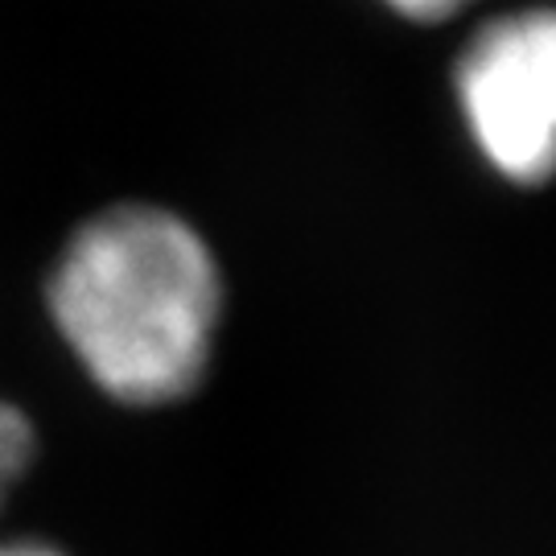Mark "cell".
Listing matches in <instances>:
<instances>
[{
	"label": "cell",
	"instance_id": "5",
	"mask_svg": "<svg viewBox=\"0 0 556 556\" xmlns=\"http://www.w3.org/2000/svg\"><path fill=\"white\" fill-rule=\"evenodd\" d=\"M0 556H75L66 544L38 532H0Z\"/></svg>",
	"mask_w": 556,
	"mask_h": 556
},
{
	"label": "cell",
	"instance_id": "2",
	"mask_svg": "<svg viewBox=\"0 0 556 556\" xmlns=\"http://www.w3.org/2000/svg\"><path fill=\"white\" fill-rule=\"evenodd\" d=\"M454 103L495 178L519 190L556 181V4L478 21L457 50Z\"/></svg>",
	"mask_w": 556,
	"mask_h": 556
},
{
	"label": "cell",
	"instance_id": "4",
	"mask_svg": "<svg viewBox=\"0 0 556 556\" xmlns=\"http://www.w3.org/2000/svg\"><path fill=\"white\" fill-rule=\"evenodd\" d=\"M388 13H396L400 21L413 25H441V21L462 17L466 9H475L478 0H379Z\"/></svg>",
	"mask_w": 556,
	"mask_h": 556
},
{
	"label": "cell",
	"instance_id": "1",
	"mask_svg": "<svg viewBox=\"0 0 556 556\" xmlns=\"http://www.w3.org/2000/svg\"><path fill=\"white\" fill-rule=\"evenodd\" d=\"M41 309L79 376L128 413L202 392L227 321V273L199 223L153 199L83 215L41 277Z\"/></svg>",
	"mask_w": 556,
	"mask_h": 556
},
{
	"label": "cell",
	"instance_id": "3",
	"mask_svg": "<svg viewBox=\"0 0 556 556\" xmlns=\"http://www.w3.org/2000/svg\"><path fill=\"white\" fill-rule=\"evenodd\" d=\"M41 457V433L34 413L17 400L0 396V516L9 511V503L38 470Z\"/></svg>",
	"mask_w": 556,
	"mask_h": 556
}]
</instances>
